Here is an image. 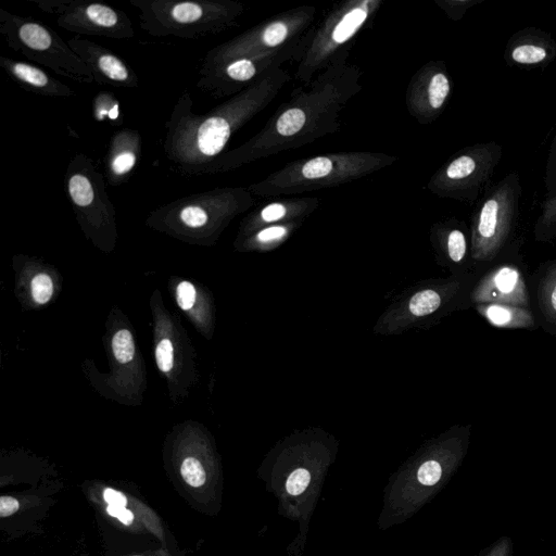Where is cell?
<instances>
[{
    "label": "cell",
    "mask_w": 556,
    "mask_h": 556,
    "mask_svg": "<svg viewBox=\"0 0 556 556\" xmlns=\"http://www.w3.org/2000/svg\"><path fill=\"white\" fill-rule=\"evenodd\" d=\"M349 54L340 53L307 89L296 88L255 135L222 153L199 176L227 173L338 132L343 109L363 89L362 71L348 62Z\"/></svg>",
    "instance_id": "obj_1"
},
{
    "label": "cell",
    "mask_w": 556,
    "mask_h": 556,
    "mask_svg": "<svg viewBox=\"0 0 556 556\" xmlns=\"http://www.w3.org/2000/svg\"><path fill=\"white\" fill-rule=\"evenodd\" d=\"M290 79L288 71L277 68L201 114L193 111L192 96L184 91L165 123L162 148L169 169L182 177L199 176L202 168L225 152L232 136L267 108Z\"/></svg>",
    "instance_id": "obj_2"
},
{
    "label": "cell",
    "mask_w": 556,
    "mask_h": 556,
    "mask_svg": "<svg viewBox=\"0 0 556 556\" xmlns=\"http://www.w3.org/2000/svg\"><path fill=\"white\" fill-rule=\"evenodd\" d=\"M397 156L372 151L330 152L294 160L248 186L258 198H278L337 187L393 165Z\"/></svg>",
    "instance_id": "obj_3"
},
{
    "label": "cell",
    "mask_w": 556,
    "mask_h": 556,
    "mask_svg": "<svg viewBox=\"0 0 556 556\" xmlns=\"http://www.w3.org/2000/svg\"><path fill=\"white\" fill-rule=\"evenodd\" d=\"M140 28L153 37L200 39L238 25L245 11L233 0H130Z\"/></svg>",
    "instance_id": "obj_4"
},
{
    "label": "cell",
    "mask_w": 556,
    "mask_h": 556,
    "mask_svg": "<svg viewBox=\"0 0 556 556\" xmlns=\"http://www.w3.org/2000/svg\"><path fill=\"white\" fill-rule=\"evenodd\" d=\"M383 4L382 0H345L337 3L312 34L298 62L294 78L309 84L331 65L354 39L367 28Z\"/></svg>",
    "instance_id": "obj_5"
},
{
    "label": "cell",
    "mask_w": 556,
    "mask_h": 556,
    "mask_svg": "<svg viewBox=\"0 0 556 556\" xmlns=\"http://www.w3.org/2000/svg\"><path fill=\"white\" fill-rule=\"evenodd\" d=\"M256 204L248 187H217L175 199L149 214L148 223L179 232H216Z\"/></svg>",
    "instance_id": "obj_6"
},
{
    "label": "cell",
    "mask_w": 556,
    "mask_h": 556,
    "mask_svg": "<svg viewBox=\"0 0 556 556\" xmlns=\"http://www.w3.org/2000/svg\"><path fill=\"white\" fill-rule=\"evenodd\" d=\"M316 14L317 8L308 4L280 12L210 49L203 55L198 73L230 61L280 51L300 40L312 28Z\"/></svg>",
    "instance_id": "obj_7"
},
{
    "label": "cell",
    "mask_w": 556,
    "mask_h": 556,
    "mask_svg": "<svg viewBox=\"0 0 556 556\" xmlns=\"http://www.w3.org/2000/svg\"><path fill=\"white\" fill-rule=\"evenodd\" d=\"M0 35L7 46L51 72L81 84L93 76L67 41L49 26L28 16L0 9Z\"/></svg>",
    "instance_id": "obj_8"
},
{
    "label": "cell",
    "mask_w": 556,
    "mask_h": 556,
    "mask_svg": "<svg viewBox=\"0 0 556 556\" xmlns=\"http://www.w3.org/2000/svg\"><path fill=\"white\" fill-rule=\"evenodd\" d=\"M521 194L520 176L510 172L476 202L470 225L473 260L489 262L503 250L517 225Z\"/></svg>",
    "instance_id": "obj_9"
},
{
    "label": "cell",
    "mask_w": 556,
    "mask_h": 556,
    "mask_svg": "<svg viewBox=\"0 0 556 556\" xmlns=\"http://www.w3.org/2000/svg\"><path fill=\"white\" fill-rule=\"evenodd\" d=\"M502 156V146L493 140L466 146L432 174L427 189L442 199L476 204L491 187Z\"/></svg>",
    "instance_id": "obj_10"
},
{
    "label": "cell",
    "mask_w": 556,
    "mask_h": 556,
    "mask_svg": "<svg viewBox=\"0 0 556 556\" xmlns=\"http://www.w3.org/2000/svg\"><path fill=\"white\" fill-rule=\"evenodd\" d=\"M106 179L93 160L76 153L64 174V188L78 222L89 231L114 228L115 207L108 194Z\"/></svg>",
    "instance_id": "obj_11"
},
{
    "label": "cell",
    "mask_w": 556,
    "mask_h": 556,
    "mask_svg": "<svg viewBox=\"0 0 556 556\" xmlns=\"http://www.w3.org/2000/svg\"><path fill=\"white\" fill-rule=\"evenodd\" d=\"M37 8L55 16L61 28L76 36L130 39L135 36L127 13L110 4L91 0H29Z\"/></svg>",
    "instance_id": "obj_12"
},
{
    "label": "cell",
    "mask_w": 556,
    "mask_h": 556,
    "mask_svg": "<svg viewBox=\"0 0 556 556\" xmlns=\"http://www.w3.org/2000/svg\"><path fill=\"white\" fill-rule=\"evenodd\" d=\"M312 28L300 40L280 51L230 61L213 70L199 73L197 88L214 99L230 98L241 92L264 75L282 67L286 62H299L307 47Z\"/></svg>",
    "instance_id": "obj_13"
},
{
    "label": "cell",
    "mask_w": 556,
    "mask_h": 556,
    "mask_svg": "<svg viewBox=\"0 0 556 556\" xmlns=\"http://www.w3.org/2000/svg\"><path fill=\"white\" fill-rule=\"evenodd\" d=\"M453 91V83L443 61L431 60L410 77L405 91V106L418 124L437 121L445 110Z\"/></svg>",
    "instance_id": "obj_14"
},
{
    "label": "cell",
    "mask_w": 556,
    "mask_h": 556,
    "mask_svg": "<svg viewBox=\"0 0 556 556\" xmlns=\"http://www.w3.org/2000/svg\"><path fill=\"white\" fill-rule=\"evenodd\" d=\"M67 43L89 68L97 84L123 88L139 86L136 72L112 50L80 36L72 37Z\"/></svg>",
    "instance_id": "obj_15"
},
{
    "label": "cell",
    "mask_w": 556,
    "mask_h": 556,
    "mask_svg": "<svg viewBox=\"0 0 556 556\" xmlns=\"http://www.w3.org/2000/svg\"><path fill=\"white\" fill-rule=\"evenodd\" d=\"M503 59L509 67L543 70L556 61V40L535 26H526L507 40Z\"/></svg>",
    "instance_id": "obj_16"
},
{
    "label": "cell",
    "mask_w": 556,
    "mask_h": 556,
    "mask_svg": "<svg viewBox=\"0 0 556 556\" xmlns=\"http://www.w3.org/2000/svg\"><path fill=\"white\" fill-rule=\"evenodd\" d=\"M471 300L476 304L529 305L525 278L519 268L510 264L500 265L484 275L472 290Z\"/></svg>",
    "instance_id": "obj_17"
},
{
    "label": "cell",
    "mask_w": 556,
    "mask_h": 556,
    "mask_svg": "<svg viewBox=\"0 0 556 556\" xmlns=\"http://www.w3.org/2000/svg\"><path fill=\"white\" fill-rule=\"evenodd\" d=\"M142 152V138L138 130L122 128L115 131L104 154V177L109 186L117 187L131 176Z\"/></svg>",
    "instance_id": "obj_18"
},
{
    "label": "cell",
    "mask_w": 556,
    "mask_h": 556,
    "mask_svg": "<svg viewBox=\"0 0 556 556\" xmlns=\"http://www.w3.org/2000/svg\"><path fill=\"white\" fill-rule=\"evenodd\" d=\"M319 203L315 197L274 198L247 216L243 231L251 233L266 226L303 220L318 208Z\"/></svg>",
    "instance_id": "obj_19"
},
{
    "label": "cell",
    "mask_w": 556,
    "mask_h": 556,
    "mask_svg": "<svg viewBox=\"0 0 556 556\" xmlns=\"http://www.w3.org/2000/svg\"><path fill=\"white\" fill-rule=\"evenodd\" d=\"M0 67L11 80L26 91L50 98H70L76 94L72 87L28 62L1 55Z\"/></svg>",
    "instance_id": "obj_20"
},
{
    "label": "cell",
    "mask_w": 556,
    "mask_h": 556,
    "mask_svg": "<svg viewBox=\"0 0 556 556\" xmlns=\"http://www.w3.org/2000/svg\"><path fill=\"white\" fill-rule=\"evenodd\" d=\"M477 312L492 326L504 329H530L535 325L528 307L507 304H476Z\"/></svg>",
    "instance_id": "obj_21"
},
{
    "label": "cell",
    "mask_w": 556,
    "mask_h": 556,
    "mask_svg": "<svg viewBox=\"0 0 556 556\" xmlns=\"http://www.w3.org/2000/svg\"><path fill=\"white\" fill-rule=\"evenodd\" d=\"M434 236L442 247L447 257L455 264L462 263L470 250V241L463 222L456 218H450L434 225Z\"/></svg>",
    "instance_id": "obj_22"
},
{
    "label": "cell",
    "mask_w": 556,
    "mask_h": 556,
    "mask_svg": "<svg viewBox=\"0 0 556 556\" xmlns=\"http://www.w3.org/2000/svg\"><path fill=\"white\" fill-rule=\"evenodd\" d=\"M91 112L98 123H106L112 127H121L124 123L121 102L111 91L104 90L94 94Z\"/></svg>",
    "instance_id": "obj_23"
},
{
    "label": "cell",
    "mask_w": 556,
    "mask_h": 556,
    "mask_svg": "<svg viewBox=\"0 0 556 556\" xmlns=\"http://www.w3.org/2000/svg\"><path fill=\"white\" fill-rule=\"evenodd\" d=\"M301 224L302 220H295L266 226L251 232L248 241L261 249L271 248L283 242Z\"/></svg>",
    "instance_id": "obj_24"
},
{
    "label": "cell",
    "mask_w": 556,
    "mask_h": 556,
    "mask_svg": "<svg viewBox=\"0 0 556 556\" xmlns=\"http://www.w3.org/2000/svg\"><path fill=\"white\" fill-rule=\"evenodd\" d=\"M539 303L545 319L556 324V262H553L541 279Z\"/></svg>",
    "instance_id": "obj_25"
},
{
    "label": "cell",
    "mask_w": 556,
    "mask_h": 556,
    "mask_svg": "<svg viewBox=\"0 0 556 556\" xmlns=\"http://www.w3.org/2000/svg\"><path fill=\"white\" fill-rule=\"evenodd\" d=\"M534 235L536 240L544 241L556 237V194L545 198L538 216Z\"/></svg>",
    "instance_id": "obj_26"
},
{
    "label": "cell",
    "mask_w": 556,
    "mask_h": 556,
    "mask_svg": "<svg viewBox=\"0 0 556 556\" xmlns=\"http://www.w3.org/2000/svg\"><path fill=\"white\" fill-rule=\"evenodd\" d=\"M442 304V294L435 290L427 289L414 294L408 307L415 316H426L435 312Z\"/></svg>",
    "instance_id": "obj_27"
},
{
    "label": "cell",
    "mask_w": 556,
    "mask_h": 556,
    "mask_svg": "<svg viewBox=\"0 0 556 556\" xmlns=\"http://www.w3.org/2000/svg\"><path fill=\"white\" fill-rule=\"evenodd\" d=\"M112 348L114 356L119 363L130 362L135 355V343L130 331L118 330L113 337Z\"/></svg>",
    "instance_id": "obj_28"
},
{
    "label": "cell",
    "mask_w": 556,
    "mask_h": 556,
    "mask_svg": "<svg viewBox=\"0 0 556 556\" xmlns=\"http://www.w3.org/2000/svg\"><path fill=\"white\" fill-rule=\"evenodd\" d=\"M484 0H434V3L454 21H460L467 11Z\"/></svg>",
    "instance_id": "obj_29"
},
{
    "label": "cell",
    "mask_w": 556,
    "mask_h": 556,
    "mask_svg": "<svg viewBox=\"0 0 556 556\" xmlns=\"http://www.w3.org/2000/svg\"><path fill=\"white\" fill-rule=\"evenodd\" d=\"M180 472L184 480L194 488L201 486L206 480L205 470L202 464L194 457H187L184 459Z\"/></svg>",
    "instance_id": "obj_30"
},
{
    "label": "cell",
    "mask_w": 556,
    "mask_h": 556,
    "mask_svg": "<svg viewBox=\"0 0 556 556\" xmlns=\"http://www.w3.org/2000/svg\"><path fill=\"white\" fill-rule=\"evenodd\" d=\"M444 468L439 459L426 460L418 469V481L424 485H435L441 480Z\"/></svg>",
    "instance_id": "obj_31"
},
{
    "label": "cell",
    "mask_w": 556,
    "mask_h": 556,
    "mask_svg": "<svg viewBox=\"0 0 556 556\" xmlns=\"http://www.w3.org/2000/svg\"><path fill=\"white\" fill-rule=\"evenodd\" d=\"M544 185L546 198L556 194V136L554 137L545 164Z\"/></svg>",
    "instance_id": "obj_32"
},
{
    "label": "cell",
    "mask_w": 556,
    "mask_h": 556,
    "mask_svg": "<svg viewBox=\"0 0 556 556\" xmlns=\"http://www.w3.org/2000/svg\"><path fill=\"white\" fill-rule=\"evenodd\" d=\"M53 293V283L50 276L38 274L31 281V295L38 304L47 303Z\"/></svg>",
    "instance_id": "obj_33"
},
{
    "label": "cell",
    "mask_w": 556,
    "mask_h": 556,
    "mask_svg": "<svg viewBox=\"0 0 556 556\" xmlns=\"http://www.w3.org/2000/svg\"><path fill=\"white\" fill-rule=\"evenodd\" d=\"M311 480L309 472L306 469H295L288 478L286 482V489L291 495H298L302 493L308 485Z\"/></svg>",
    "instance_id": "obj_34"
},
{
    "label": "cell",
    "mask_w": 556,
    "mask_h": 556,
    "mask_svg": "<svg viewBox=\"0 0 556 556\" xmlns=\"http://www.w3.org/2000/svg\"><path fill=\"white\" fill-rule=\"evenodd\" d=\"M173 344L170 340L163 339L156 346L155 358L161 371L167 372L173 367Z\"/></svg>",
    "instance_id": "obj_35"
},
{
    "label": "cell",
    "mask_w": 556,
    "mask_h": 556,
    "mask_svg": "<svg viewBox=\"0 0 556 556\" xmlns=\"http://www.w3.org/2000/svg\"><path fill=\"white\" fill-rule=\"evenodd\" d=\"M480 556H514L513 540L509 536H501L483 549Z\"/></svg>",
    "instance_id": "obj_36"
},
{
    "label": "cell",
    "mask_w": 556,
    "mask_h": 556,
    "mask_svg": "<svg viewBox=\"0 0 556 556\" xmlns=\"http://www.w3.org/2000/svg\"><path fill=\"white\" fill-rule=\"evenodd\" d=\"M195 302V289L189 281H182L177 286V303L182 309H189Z\"/></svg>",
    "instance_id": "obj_37"
},
{
    "label": "cell",
    "mask_w": 556,
    "mask_h": 556,
    "mask_svg": "<svg viewBox=\"0 0 556 556\" xmlns=\"http://www.w3.org/2000/svg\"><path fill=\"white\" fill-rule=\"evenodd\" d=\"M106 513L110 516L116 517L119 519V521H122V523L126 526L130 525L134 520V514L124 506L109 504L106 507Z\"/></svg>",
    "instance_id": "obj_38"
},
{
    "label": "cell",
    "mask_w": 556,
    "mask_h": 556,
    "mask_svg": "<svg viewBox=\"0 0 556 556\" xmlns=\"http://www.w3.org/2000/svg\"><path fill=\"white\" fill-rule=\"evenodd\" d=\"M20 507V504L16 498L12 496H1L0 497V516L8 517L14 514Z\"/></svg>",
    "instance_id": "obj_39"
},
{
    "label": "cell",
    "mask_w": 556,
    "mask_h": 556,
    "mask_svg": "<svg viewBox=\"0 0 556 556\" xmlns=\"http://www.w3.org/2000/svg\"><path fill=\"white\" fill-rule=\"evenodd\" d=\"M103 497L108 504L126 507V504H127L126 496L123 493H121L112 488H106L104 490Z\"/></svg>",
    "instance_id": "obj_40"
}]
</instances>
